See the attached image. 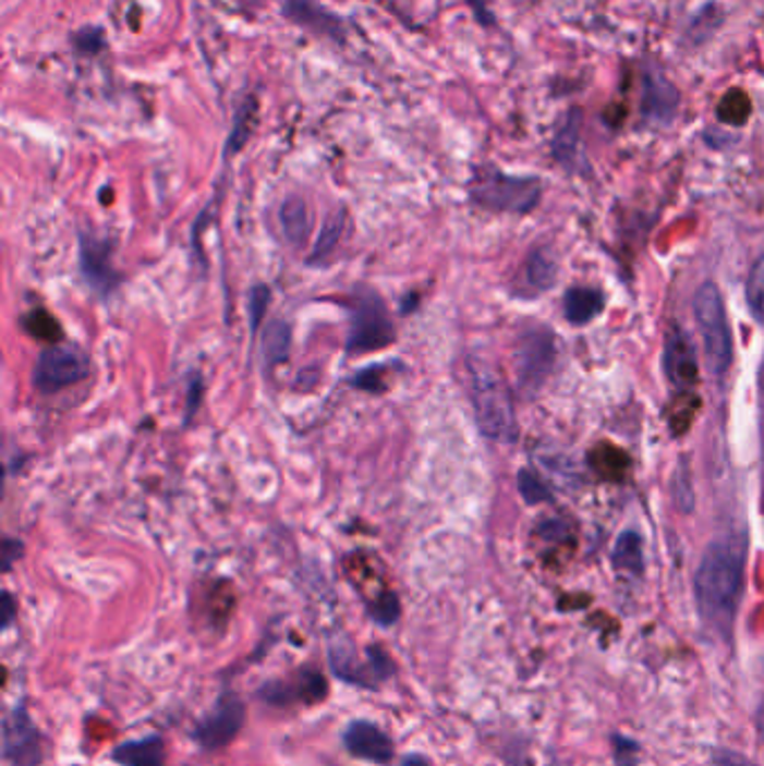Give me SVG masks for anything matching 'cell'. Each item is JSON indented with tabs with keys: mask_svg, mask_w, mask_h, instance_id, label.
Wrapping results in <instances>:
<instances>
[{
	"mask_svg": "<svg viewBox=\"0 0 764 766\" xmlns=\"http://www.w3.org/2000/svg\"><path fill=\"white\" fill-rule=\"evenodd\" d=\"M747 536L724 534L708 543L695 574V605L704 628L729 641L744 592Z\"/></svg>",
	"mask_w": 764,
	"mask_h": 766,
	"instance_id": "6da1fadb",
	"label": "cell"
},
{
	"mask_svg": "<svg viewBox=\"0 0 764 766\" xmlns=\"http://www.w3.org/2000/svg\"><path fill=\"white\" fill-rule=\"evenodd\" d=\"M469 392L480 430L500 443L518 439V420L513 397L502 375L482 358H469Z\"/></svg>",
	"mask_w": 764,
	"mask_h": 766,
	"instance_id": "7a4b0ae2",
	"label": "cell"
},
{
	"mask_svg": "<svg viewBox=\"0 0 764 766\" xmlns=\"http://www.w3.org/2000/svg\"><path fill=\"white\" fill-rule=\"evenodd\" d=\"M328 666L339 681L371 693H377L397 672L395 659L381 643H371L364 657H359L352 641L343 634L328 643Z\"/></svg>",
	"mask_w": 764,
	"mask_h": 766,
	"instance_id": "3957f363",
	"label": "cell"
},
{
	"mask_svg": "<svg viewBox=\"0 0 764 766\" xmlns=\"http://www.w3.org/2000/svg\"><path fill=\"white\" fill-rule=\"evenodd\" d=\"M543 195L534 175H509L498 169H480L471 182V199L477 207L498 214H530Z\"/></svg>",
	"mask_w": 764,
	"mask_h": 766,
	"instance_id": "277c9868",
	"label": "cell"
},
{
	"mask_svg": "<svg viewBox=\"0 0 764 766\" xmlns=\"http://www.w3.org/2000/svg\"><path fill=\"white\" fill-rule=\"evenodd\" d=\"M693 312L704 343V354L713 377H724L733 363V339L729 328L727 307L715 282H704L695 292Z\"/></svg>",
	"mask_w": 764,
	"mask_h": 766,
	"instance_id": "5b68a950",
	"label": "cell"
},
{
	"mask_svg": "<svg viewBox=\"0 0 764 766\" xmlns=\"http://www.w3.org/2000/svg\"><path fill=\"white\" fill-rule=\"evenodd\" d=\"M330 695V679L318 666H299L286 674L265 679L254 691V697L276 710L310 708L324 704Z\"/></svg>",
	"mask_w": 764,
	"mask_h": 766,
	"instance_id": "8992f818",
	"label": "cell"
},
{
	"mask_svg": "<svg viewBox=\"0 0 764 766\" xmlns=\"http://www.w3.org/2000/svg\"><path fill=\"white\" fill-rule=\"evenodd\" d=\"M395 341V326L381 296L373 290H359L350 303V352H373Z\"/></svg>",
	"mask_w": 764,
	"mask_h": 766,
	"instance_id": "52a82bcc",
	"label": "cell"
},
{
	"mask_svg": "<svg viewBox=\"0 0 764 766\" xmlns=\"http://www.w3.org/2000/svg\"><path fill=\"white\" fill-rule=\"evenodd\" d=\"M245 721L247 702L235 691H222L214 706L193 724L191 740L205 753L222 751L245 729Z\"/></svg>",
	"mask_w": 764,
	"mask_h": 766,
	"instance_id": "ba28073f",
	"label": "cell"
},
{
	"mask_svg": "<svg viewBox=\"0 0 764 766\" xmlns=\"http://www.w3.org/2000/svg\"><path fill=\"white\" fill-rule=\"evenodd\" d=\"M556 337L549 328H532L522 332L513 350V373L518 390L534 397L549 379L556 366Z\"/></svg>",
	"mask_w": 764,
	"mask_h": 766,
	"instance_id": "9c48e42d",
	"label": "cell"
},
{
	"mask_svg": "<svg viewBox=\"0 0 764 766\" xmlns=\"http://www.w3.org/2000/svg\"><path fill=\"white\" fill-rule=\"evenodd\" d=\"M3 759L8 766H41L46 762V735L23 700L3 717Z\"/></svg>",
	"mask_w": 764,
	"mask_h": 766,
	"instance_id": "30bf717a",
	"label": "cell"
},
{
	"mask_svg": "<svg viewBox=\"0 0 764 766\" xmlns=\"http://www.w3.org/2000/svg\"><path fill=\"white\" fill-rule=\"evenodd\" d=\"M90 373L88 356L70 345H57L41 352L34 363V388L46 394L59 392L86 379Z\"/></svg>",
	"mask_w": 764,
	"mask_h": 766,
	"instance_id": "8fae6325",
	"label": "cell"
},
{
	"mask_svg": "<svg viewBox=\"0 0 764 766\" xmlns=\"http://www.w3.org/2000/svg\"><path fill=\"white\" fill-rule=\"evenodd\" d=\"M341 744L345 753L354 759L371 762L377 766H386L395 759L397 744L395 740L381 729L379 724L371 719H352L345 724L341 731Z\"/></svg>",
	"mask_w": 764,
	"mask_h": 766,
	"instance_id": "7c38bea8",
	"label": "cell"
},
{
	"mask_svg": "<svg viewBox=\"0 0 764 766\" xmlns=\"http://www.w3.org/2000/svg\"><path fill=\"white\" fill-rule=\"evenodd\" d=\"M679 90L670 78L664 76L662 70L651 68L643 72L641 78V114L651 124L668 126L677 117L679 110Z\"/></svg>",
	"mask_w": 764,
	"mask_h": 766,
	"instance_id": "4fadbf2b",
	"label": "cell"
},
{
	"mask_svg": "<svg viewBox=\"0 0 764 766\" xmlns=\"http://www.w3.org/2000/svg\"><path fill=\"white\" fill-rule=\"evenodd\" d=\"M664 368L670 384L681 392H689L698 384L700 368H698L695 345H693V339L679 328L670 330L668 335L666 350H664Z\"/></svg>",
	"mask_w": 764,
	"mask_h": 766,
	"instance_id": "5bb4252c",
	"label": "cell"
},
{
	"mask_svg": "<svg viewBox=\"0 0 764 766\" xmlns=\"http://www.w3.org/2000/svg\"><path fill=\"white\" fill-rule=\"evenodd\" d=\"M581 131H583V112H581V108L574 106L566 114H562L560 124L556 129V135H554V142H551V153L562 169L583 171V167H585Z\"/></svg>",
	"mask_w": 764,
	"mask_h": 766,
	"instance_id": "9a60e30c",
	"label": "cell"
},
{
	"mask_svg": "<svg viewBox=\"0 0 764 766\" xmlns=\"http://www.w3.org/2000/svg\"><path fill=\"white\" fill-rule=\"evenodd\" d=\"M110 759L119 766H167V742L159 733L126 740L110 751Z\"/></svg>",
	"mask_w": 764,
	"mask_h": 766,
	"instance_id": "2e32d148",
	"label": "cell"
},
{
	"mask_svg": "<svg viewBox=\"0 0 764 766\" xmlns=\"http://www.w3.org/2000/svg\"><path fill=\"white\" fill-rule=\"evenodd\" d=\"M82 267L93 288L106 292L117 282V273L110 267V252L106 242H97L95 238L82 240Z\"/></svg>",
	"mask_w": 764,
	"mask_h": 766,
	"instance_id": "e0dca14e",
	"label": "cell"
},
{
	"mask_svg": "<svg viewBox=\"0 0 764 766\" xmlns=\"http://www.w3.org/2000/svg\"><path fill=\"white\" fill-rule=\"evenodd\" d=\"M286 19L314 32H324V34L341 32L339 19L326 12L318 3H314V0H286Z\"/></svg>",
	"mask_w": 764,
	"mask_h": 766,
	"instance_id": "ac0fdd59",
	"label": "cell"
},
{
	"mask_svg": "<svg viewBox=\"0 0 764 766\" xmlns=\"http://www.w3.org/2000/svg\"><path fill=\"white\" fill-rule=\"evenodd\" d=\"M558 276V263L549 247H538L530 254L525 267H522V282L532 292L551 290Z\"/></svg>",
	"mask_w": 764,
	"mask_h": 766,
	"instance_id": "d6986e66",
	"label": "cell"
},
{
	"mask_svg": "<svg viewBox=\"0 0 764 766\" xmlns=\"http://www.w3.org/2000/svg\"><path fill=\"white\" fill-rule=\"evenodd\" d=\"M603 305H606L603 292L592 288H572L562 299V314L572 326H585L603 312Z\"/></svg>",
	"mask_w": 764,
	"mask_h": 766,
	"instance_id": "ffe728a7",
	"label": "cell"
},
{
	"mask_svg": "<svg viewBox=\"0 0 764 766\" xmlns=\"http://www.w3.org/2000/svg\"><path fill=\"white\" fill-rule=\"evenodd\" d=\"M280 227H283V233L292 247L305 245L312 220L303 197L292 195L283 202V207H280Z\"/></svg>",
	"mask_w": 764,
	"mask_h": 766,
	"instance_id": "44dd1931",
	"label": "cell"
},
{
	"mask_svg": "<svg viewBox=\"0 0 764 766\" xmlns=\"http://www.w3.org/2000/svg\"><path fill=\"white\" fill-rule=\"evenodd\" d=\"M721 23H724V10L717 3H706L691 14L689 27L683 29V38H687V44L691 48H700L719 29Z\"/></svg>",
	"mask_w": 764,
	"mask_h": 766,
	"instance_id": "7402d4cb",
	"label": "cell"
},
{
	"mask_svg": "<svg viewBox=\"0 0 764 766\" xmlns=\"http://www.w3.org/2000/svg\"><path fill=\"white\" fill-rule=\"evenodd\" d=\"M290 345H292V328L286 320H271L267 330L263 332V356L269 366L276 363H283L290 356Z\"/></svg>",
	"mask_w": 764,
	"mask_h": 766,
	"instance_id": "603a6c76",
	"label": "cell"
},
{
	"mask_svg": "<svg viewBox=\"0 0 764 766\" xmlns=\"http://www.w3.org/2000/svg\"><path fill=\"white\" fill-rule=\"evenodd\" d=\"M751 99L742 88H731L717 104V119L727 126H744L751 117Z\"/></svg>",
	"mask_w": 764,
	"mask_h": 766,
	"instance_id": "cb8c5ba5",
	"label": "cell"
},
{
	"mask_svg": "<svg viewBox=\"0 0 764 766\" xmlns=\"http://www.w3.org/2000/svg\"><path fill=\"white\" fill-rule=\"evenodd\" d=\"M613 560L617 570L628 574H639L643 570V547L641 538L634 532H623L613 549Z\"/></svg>",
	"mask_w": 764,
	"mask_h": 766,
	"instance_id": "d4e9b609",
	"label": "cell"
},
{
	"mask_svg": "<svg viewBox=\"0 0 764 766\" xmlns=\"http://www.w3.org/2000/svg\"><path fill=\"white\" fill-rule=\"evenodd\" d=\"M345 231V214L339 211L335 216H330L324 224V231H320L318 240L314 242V250L310 256V263H324L341 242V235Z\"/></svg>",
	"mask_w": 764,
	"mask_h": 766,
	"instance_id": "484cf974",
	"label": "cell"
},
{
	"mask_svg": "<svg viewBox=\"0 0 764 766\" xmlns=\"http://www.w3.org/2000/svg\"><path fill=\"white\" fill-rule=\"evenodd\" d=\"M672 500L679 511L689 513L695 507V496H693V482H691V471L687 466V460H679L677 469L672 473Z\"/></svg>",
	"mask_w": 764,
	"mask_h": 766,
	"instance_id": "4316f807",
	"label": "cell"
},
{
	"mask_svg": "<svg viewBox=\"0 0 764 766\" xmlns=\"http://www.w3.org/2000/svg\"><path fill=\"white\" fill-rule=\"evenodd\" d=\"M747 301L755 320L764 326V254L751 267L749 280H747Z\"/></svg>",
	"mask_w": 764,
	"mask_h": 766,
	"instance_id": "83f0119b",
	"label": "cell"
},
{
	"mask_svg": "<svg viewBox=\"0 0 764 766\" xmlns=\"http://www.w3.org/2000/svg\"><path fill=\"white\" fill-rule=\"evenodd\" d=\"M254 112H256V104H243L238 108L235 112V124H233V131H231V137H229V144H227V150L229 153H238L240 148L245 146V142L250 139V133H252V124H254Z\"/></svg>",
	"mask_w": 764,
	"mask_h": 766,
	"instance_id": "f1b7e54d",
	"label": "cell"
},
{
	"mask_svg": "<svg viewBox=\"0 0 764 766\" xmlns=\"http://www.w3.org/2000/svg\"><path fill=\"white\" fill-rule=\"evenodd\" d=\"M518 489H520V496L525 498L527 504H541V502L551 500V494H549L547 484L530 469H522L518 473Z\"/></svg>",
	"mask_w": 764,
	"mask_h": 766,
	"instance_id": "f546056e",
	"label": "cell"
},
{
	"mask_svg": "<svg viewBox=\"0 0 764 766\" xmlns=\"http://www.w3.org/2000/svg\"><path fill=\"white\" fill-rule=\"evenodd\" d=\"M399 612H401V608H399V598H397L395 592L381 594V596L377 598V603L371 608L373 619H375L381 628L395 625L397 619H399Z\"/></svg>",
	"mask_w": 764,
	"mask_h": 766,
	"instance_id": "4dcf8cb0",
	"label": "cell"
},
{
	"mask_svg": "<svg viewBox=\"0 0 764 766\" xmlns=\"http://www.w3.org/2000/svg\"><path fill=\"white\" fill-rule=\"evenodd\" d=\"M269 288L267 285H254L250 292V323H252V332H256L260 328V320L267 312L269 305Z\"/></svg>",
	"mask_w": 764,
	"mask_h": 766,
	"instance_id": "1f68e13d",
	"label": "cell"
},
{
	"mask_svg": "<svg viewBox=\"0 0 764 766\" xmlns=\"http://www.w3.org/2000/svg\"><path fill=\"white\" fill-rule=\"evenodd\" d=\"M615 751L619 766H634L639 759V744L623 735H615Z\"/></svg>",
	"mask_w": 764,
	"mask_h": 766,
	"instance_id": "d6a6232c",
	"label": "cell"
},
{
	"mask_svg": "<svg viewBox=\"0 0 764 766\" xmlns=\"http://www.w3.org/2000/svg\"><path fill=\"white\" fill-rule=\"evenodd\" d=\"M708 766H753V762L736 751H715Z\"/></svg>",
	"mask_w": 764,
	"mask_h": 766,
	"instance_id": "836d02e7",
	"label": "cell"
},
{
	"mask_svg": "<svg viewBox=\"0 0 764 766\" xmlns=\"http://www.w3.org/2000/svg\"><path fill=\"white\" fill-rule=\"evenodd\" d=\"M0 628L3 630H10L14 619H16V600L10 592H3V598H0Z\"/></svg>",
	"mask_w": 764,
	"mask_h": 766,
	"instance_id": "e575fe53",
	"label": "cell"
},
{
	"mask_svg": "<svg viewBox=\"0 0 764 766\" xmlns=\"http://www.w3.org/2000/svg\"><path fill=\"white\" fill-rule=\"evenodd\" d=\"M23 554V543L19 540H5L3 545V570L10 572L12 570V562H16Z\"/></svg>",
	"mask_w": 764,
	"mask_h": 766,
	"instance_id": "d590c367",
	"label": "cell"
},
{
	"mask_svg": "<svg viewBox=\"0 0 764 766\" xmlns=\"http://www.w3.org/2000/svg\"><path fill=\"white\" fill-rule=\"evenodd\" d=\"M469 5L473 8V12H475V16H477V21H480L482 25H492V23H494L492 12L487 10L485 3H482V0H469Z\"/></svg>",
	"mask_w": 764,
	"mask_h": 766,
	"instance_id": "8d00e7d4",
	"label": "cell"
},
{
	"mask_svg": "<svg viewBox=\"0 0 764 766\" xmlns=\"http://www.w3.org/2000/svg\"><path fill=\"white\" fill-rule=\"evenodd\" d=\"M399 766H433L430 759L422 753H409L399 759Z\"/></svg>",
	"mask_w": 764,
	"mask_h": 766,
	"instance_id": "74e56055",
	"label": "cell"
},
{
	"mask_svg": "<svg viewBox=\"0 0 764 766\" xmlns=\"http://www.w3.org/2000/svg\"><path fill=\"white\" fill-rule=\"evenodd\" d=\"M199 388H203V386H199V379L193 381L191 388H189V411H186V420H191L195 406H199Z\"/></svg>",
	"mask_w": 764,
	"mask_h": 766,
	"instance_id": "f35d334b",
	"label": "cell"
},
{
	"mask_svg": "<svg viewBox=\"0 0 764 766\" xmlns=\"http://www.w3.org/2000/svg\"><path fill=\"white\" fill-rule=\"evenodd\" d=\"M757 726H760V738L764 740V702H762L760 713H757Z\"/></svg>",
	"mask_w": 764,
	"mask_h": 766,
	"instance_id": "ab89813d",
	"label": "cell"
},
{
	"mask_svg": "<svg viewBox=\"0 0 764 766\" xmlns=\"http://www.w3.org/2000/svg\"><path fill=\"white\" fill-rule=\"evenodd\" d=\"M549 766H562V764H556V762H554V764H549Z\"/></svg>",
	"mask_w": 764,
	"mask_h": 766,
	"instance_id": "60d3db41",
	"label": "cell"
}]
</instances>
